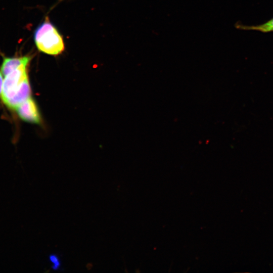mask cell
<instances>
[{
	"instance_id": "3957f363",
	"label": "cell",
	"mask_w": 273,
	"mask_h": 273,
	"mask_svg": "<svg viewBox=\"0 0 273 273\" xmlns=\"http://www.w3.org/2000/svg\"><path fill=\"white\" fill-rule=\"evenodd\" d=\"M15 110L19 117L23 120L35 124L41 122L37 106L30 97L19 105Z\"/></svg>"
},
{
	"instance_id": "277c9868",
	"label": "cell",
	"mask_w": 273,
	"mask_h": 273,
	"mask_svg": "<svg viewBox=\"0 0 273 273\" xmlns=\"http://www.w3.org/2000/svg\"><path fill=\"white\" fill-rule=\"evenodd\" d=\"M30 86L28 78L23 82L6 105L11 109H15L19 105L30 97Z\"/></svg>"
},
{
	"instance_id": "ba28073f",
	"label": "cell",
	"mask_w": 273,
	"mask_h": 273,
	"mask_svg": "<svg viewBox=\"0 0 273 273\" xmlns=\"http://www.w3.org/2000/svg\"><path fill=\"white\" fill-rule=\"evenodd\" d=\"M3 73L0 71V98L2 97V91H3V86L4 83V79L3 77Z\"/></svg>"
},
{
	"instance_id": "8992f818",
	"label": "cell",
	"mask_w": 273,
	"mask_h": 273,
	"mask_svg": "<svg viewBox=\"0 0 273 273\" xmlns=\"http://www.w3.org/2000/svg\"><path fill=\"white\" fill-rule=\"evenodd\" d=\"M238 27L243 30H257L262 32H268L273 31V18L268 21L256 26H245L239 25Z\"/></svg>"
},
{
	"instance_id": "7a4b0ae2",
	"label": "cell",
	"mask_w": 273,
	"mask_h": 273,
	"mask_svg": "<svg viewBox=\"0 0 273 273\" xmlns=\"http://www.w3.org/2000/svg\"><path fill=\"white\" fill-rule=\"evenodd\" d=\"M28 63L22 64L5 76L1 98L5 104L12 98L23 82L28 78Z\"/></svg>"
},
{
	"instance_id": "6da1fadb",
	"label": "cell",
	"mask_w": 273,
	"mask_h": 273,
	"mask_svg": "<svg viewBox=\"0 0 273 273\" xmlns=\"http://www.w3.org/2000/svg\"><path fill=\"white\" fill-rule=\"evenodd\" d=\"M34 41L40 51L48 55H57L64 50L62 37L48 18L35 30Z\"/></svg>"
},
{
	"instance_id": "52a82bcc",
	"label": "cell",
	"mask_w": 273,
	"mask_h": 273,
	"mask_svg": "<svg viewBox=\"0 0 273 273\" xmlns=\"http://www.w3.org/2000/svg\"><path fill=\"white\" fill-rule=\"evenodd\" d=\"M51 261H52V262L54 263V265L55 266L54 268H57L59 266V262L58 258L55 256H52L51 257Z\"/></svg>"
},
{
	"instance_id": "5b68a950",
	"label": "cell",
	"mask_w": 273,
	"mask_h": 273,
	"mask_svg": "<svg viewBox=\"0 0 273 273\" xmlns=\"http://www.w3.org/2000/svg\"><path fill=\"white\" fill-rule=\"evenodd\" d=\"M31 57L25 56L19 57L5 58L4 59L1 72L4 76H6L11 72L17 69L22 64L30 62Z\"/></svg>"
}]
</instances>
